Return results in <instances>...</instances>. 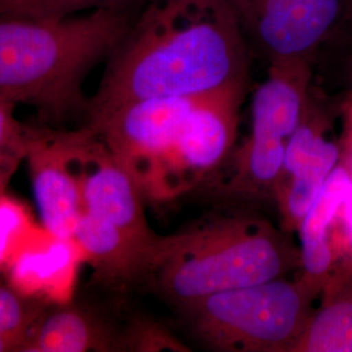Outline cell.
Returning a JSON list of instances; mask_svg holds the SVG:
<instances>
[{
    "label": "cell",
    "instance_id": "obj_1",
    "mask_svg": "<svg viewBox=\"0 0 352 352\" xmlns=\"http://www.w3.org/2000/svg\"><path fill=\"white\" fill-rule=\"evenodd\" d=\"M250 54L227 0H149L110 55L88 120L128 102L248 87Z\"/></svg>",
    "mask_w": 352,
    "mask_h": 352
},
{
    "label": "cell",
    "instance_id": "obj_2",
    "mask_svg": "<svg viewBox=\"0 0 352 352\" xmlns=\"http://www.w3.org/2000/svg\"><path fill=\"white\" fill-rule=\"evenodd\" d=\"M133 19L135 11L111 8L65 17L0 16V96L55 123L88 113L84 81Z\"/></svg>",
    "mask_w": 352,
    "mask_h": 352
},
{
    "label": "cell",
    "instance_id": "obj_3",
    "mask_svg": "<svg viewBox=\"0 0 352 352\" xmlns=\"http://www.w3.org/2000/svg\"><path fill=\"white\" fill-rule=\"evenodd\" d=\"M289 235L254 214L214 217L164 236L144 285L177 312L217 292L286 277L300 267Z\"/></svg>",
    "mask_w": 352,
    "mask_h": 352
},
{
    "label": "cell",
    "instance_id": "obj_4",
    "mask_svg": "<svg viewBox=\"0 0 352 352\" xmlns=\"http://www.w3.org/2000/svg\"><path fill=\"white\" fill-rule=\"evenodd\" d=\"M321 289L302 277L228 289L177 311L190 334L217 351L291 352Z\"/></svg>",
    "mask_w": 352,
    "mask_h": 352
},
{
    "label": "cell",
    "instance_id": "obj_5",
    "mask_svg": "<svg viewBox=\"0 0 352 352\" xmlns=\"http://www.w3.org/2000/svg\"><path fill=\"white\" fill-rule=\"evenodd\" d=\"M199 98L157 97L128 102L89 119L115 160L154 200L164 164Z\"/></svg>",
    "mask_w": 352,
    "mask_h": 352
},
{
    "label": "cell",
    "instance_id": "obj_6",
    "mask_svg": "<svg viewBox=\"0 0 352 352\" xmlns=\"http://www.w3.org/2000/svg\"><path fill=\"white\" fill-rule=\"evenodd\" d=\"M250 52L267 63L316 55L347 21L346 0H227Z\"/></svg>",
    "mask_w": 352,
    "mask_h": 352
},
{
    "label": "cell",
    "instance_id": "obj_7",
    "mask_svg": "<svg viewBox=\"0 0 352 352\" xmlns=\"http://www.w3.org/2000/svg\"><path fill=\"white\" fill-rule=\"evenodd\" d=\"M247 87L204 96L196 102L170 153L154 201H167L197 187L230 154L236 139Z\"/></svg>",
    "mask_w": 352,
    "mask_h": 352
},
{
    "label": "cell",
    "instance_id": "obj_8",
    "mask_svg": "<svg viewBox=\"0 0 352 352\" xmlns=\"http://www.w3.org/2000/svg\"><path fill=\"white\" fill-rule=\"evenodd\" d=\"M68 148L84 212L111 223L129 239L158 253L164 236L151 230L138 184L100 136L89 126L69 131Z\"/></svg>",
    "mask_w": 352,
    "mask_h": 352
},
{
    "label": "cell",
    "instance_id": "obj_9",
    "mask_svg": "<svg viewBox=\"0 0 352 352\" xmlns=\"http://www.w3.org/2000/svg\"><path fill=\"white\" fill-rule=\"evenodd\" d=\"M340 107L327 103L314 88L302 123L289 138L282 173L278 180L277 202L282 230L298 232L329 175L340 164V140L330 139Z\"/></svg>",
    "mask_w": 352,
    "mask_h": 352
},
{
    "label": "cell",
    "instance_id": "obj_10",
    "mask_svg": "<svg viewBox=\"0 0 352 352\" xmlns=\"http://www.w3.org/2000/svg\"><path fill=\"white\" fill-rule=\"evenodd\" d=\"M34 196L45 230L74 240L84 202L68 148V132L28 126V154Z\"/></svg>",
    "mask_w": 352,
    "mask_h": 352
},
{
    "label": "cell",
    "instance_id": "obj_11",
    "mask_svg": "<svg viewBox=\"0 0 352 352\" xmlns=\"http://www.w3.org/2000/svg\"><path fill=\"white\" fill-rule=\"evenodd\" d=\"M74 241L103 286L124 289L144 285L157 252L129 239L120 230L84 212L74 234Z\"/></svg>",
    "mask_w": 352,
    "mask_h": 352
},
{
    "label": "cell",
    "instance_id": "obj_12",
    "mask_svg": "<svg viewBox=\"0 0 352 352\" xmlns=\"http://www.w3.org/2000/svg\"><path fill=\"white\" fill-rule=\"evenodd\" d=\"M85 260L74 240H32L7 272L10 285L29 298L54 304L71 302L77 265Z\"/></svg>",
    "mask_w": 352,
    "mask_h": 352
},
{
    "label": "cell",
    "instance_id": "obj_13",
    "mask_svg": "<svg viewBox=\"0 0 352 352\" xmlns=\"http://www.w3.org/2000/svg\"><path fill=\"white\" fill-rule=\"evenodd\" d=\"M351 193L352 174L340 162L327 177L298 230L300 238V277L321 291L337 264L331 235L340 209Z\"/></svg>",
    "mask_w": 352,
    "mask_h": 352
},
{
    "label": "cell",
    "instance_id": "obj_14",
    "mask_svg": "<svg viewBox=\"0 0 352 352\" xmlns=\"http://www.w3.org/2000/svg\"><path fill=\"white\" fill-rule=\"evenodd\" d=\"M122 327L88 307L54 304L38 321L23 352L120 351Z\"/></svg>",
    "mask_w": 352,
    "mask_h": 352
},
{
    "label": "cell",
    "instance_id": "obj_15",
    "mask_svg": "<svg viewBox=\"0 0 352 352\" xmlns=\"http://www.w3.org/2000/svg\"><path fill=\"white\" fill-rule=\"evenodd\" d=\"M291 352L352 351V263L338 261Z\"/></svg>",
    "mask_w": 352,
    "mask_h": 352
},
{
    "label": "cell",
    "instance_id": "obj_16",
    "mask_svg": "<svg viewBox=\"0 0 352 352\" xmlns=\"http://www.w3.org/2000/svg\"><path fill=\"white\" fill-rule=\"evenodd\" d=\"M49 305L0 283V352H23Z\"/></svg>",
    "mask_w": 352,
    "mask_h": 352
},
{
    "label": "cell",
    "instance_id": "obj_17",
    "mask_svg": "<svg viewBox=\"0 0 352 352\" xmlns=\"http://www.w3.org/2000/svg\"><path fill=\"white\" fill-rule=\"evenodd\" d=\"M30 217L23 204L0 193V270H7L14 257L32 241Z\"/></svg>",
    "mask_w": 352,
    "mask_h": 352
},
{
    "label": "cell",
    "instance_id": "obj_18",
    "mask_svg": "<svg viewBox=\"0 0 352 352\" xmlns=\"http://www.w3.org/2000/svg\"><path fill=\"white\" fill-rule=\"evenodd\" d=\"M14 104L0 96V193H4L28 154V126L13 115Z\"/></svg>",
    "mask_w": 352,
    "mask_h": 352
},
{
    "label": "cell",
    "instance_id": "obj_19",
    "mask_svg": "<svg viewBox=\"0 0 352 352\" xmlns=\"http://www.w3.org/2000/svg\"><path fill=\"white\" fill-rule=\"evenodd\" d=\"M120 351H189L166 327L144 317H133L120 331Z\"/></svg>",
    "mask_w": 352,
    "mask_h": 352
},
{
    "label": "cell",
    "instance_id": "obj_20",
    "mask_svg": "<svg viewBox=\"0 0 352 352\" xmlns=\"http://www.w3.org/2000/svg\"><path fill=\"white\" fill-rule=\"evenodd\" d=\"M149 0H32L14 14L28 17H65L100 8L135 11Z\"/></svg>",
    "mask_w": 352,
    "mask_h": 352
},
{
    "label": "cell",
    "instance_id": "obj_21",
    "mask_svg": "<svg viewBox=\"0 0 352 352\" xmlns=\"http://www.w3.org/2000/svg\"><path fill=\"white\" fill-rule=\"evenodd\" d=\"M331 243L337 256V263H352V193L340 209L337 223L333 230Z\"/></svg>",
    "mask_w": 352,
    "mask_h": 352
},
{
    "label": "cell",
    "instance_id": "obj_22",
    "mask_svg": "<svg viewBox=\"0 0 352 352\" xmlns=\"http://www.w3.org/2000/svg\"><path fill=\"white\" fill-rule=\"evenodd\" d=\"M340 116L342 118V135L340 145L342 158L340 162L344 164L352 174V89L340 101Z\"/></svg>",
    "mask_w": 352,
    "mask_h": 352
},
{
    "label": "cell",
    "instance_id": "obj_23",
    "mask_svg": "<svg viewBox=\"0 0 352 352\" xmlns=\"http://www.w3.org/2000/svg\"><path fill=\"white\" fill-rule=\"evenodd\" d=\"M32 0H0V16H8L19 12Z\"/></svg>",
    "mask_w": 352,
    "mask_h": 352
},
{
    "label": "cell",
    "instance_id": "obj_24",
    "mask_svg": "<svg viewBox=\"0 0 352 352\" xmlns=\"http://www.w3.org/2000/svg\"><path fill=\"white\" fill-rule=\"evenodd\" d=\"M346 3H347V10H349L347 21H352V0H346Z\"/></svg>",
    "mask_w": 352,
    "mask_h": 352
},
{
    "label": "cell",
    "instance_id": "obj_25",
    "mask_svg": "<svg viewBox=\"0 0 352 352\" xmlns=\"http://www.w3.org/2000/svg\"><path fill=\"white\" fill-rule=\"evenodd\" d=\"M352 352V351H351Z\"/></svg>",
    "mask_w": 352,
    "mask_h": 352
}]
</instances>
